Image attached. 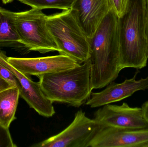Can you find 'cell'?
I'll return each mask as SVG.
<instances>
[{
  "label": "cell",
  "instance_id": "13",
  "mask_svg": "<svg viewBox=\"0 0 148 147\" xmlns=\"http://www.w3.org/2000/svg\"><path fill=\"white\" fill-rule=\"evenodd\" d=\"M20 96L19 89L16 86L0 91V123L7 128L15 119Z\"/></svg>",
  "mask_w": 148,
  "mask_h": 147
},
{
  "label": "cell",
  "instance_id": "6",
  "mask_svg": "<svg viewBox=\"0 0 148 147\" xmlns=\"http://www.w3.org/2000/svg\"><path fill=\"white\" fill-rule=\"evenodd\" d=\"M100 127L94 119L79 110L72 123L63 131L31 147H88Z\"/></svg>",
  "mask_w": 148,
  "mask_h": 147
},
{
  "label": "cell",
  "instance_id": "3",
  "mask_svg": "<svg viewBox=\"0 0 148 147\" xmlns=\"http://www.w3.org/2000/svg\"><path fill=\"white\" fill-rule=\"evenodd\" d=\"M88 61L74 68L38 76L46 97L52 102L79 107L90 97L93 88Z\"/></svg>",
  "mask_w": 148,
  "mask_h": 147
},
{
  "label": "cell",
  "instance_id": "9",
  "mask_svg": "<svg viewBox=\"0 0 148 147\" xmlns=\"http://www.w3.org/2000/svg\"><path fill=\"white\" fill-rule=\"evenodd\" d=\"M148 129H130L101 126L88 147H145Z\"/></svg>",
  "mask_w": 148,
  "mask_h": 147
},
{
  "label": "cell",
  "instance_id": "18",
  "mask_svg": "<svg viewBox=\"0 0 148 147\" xmlns=\"http://www.w3.org/2000/svg\"><path fill=\"white\" fill-rule=\"evenodd\" d=\"M129 0H110L112 9L118 17L124 14Z\"/></svg>",
  "mask_w": 148,
  "mask_h": 147
},
{
  "label": "cell",
  "instance_id": "2",
  "mask_svg": "<svg viewBox=\"0 0 148 147\" xmlns=\"http://www.w3.org/2000/svg\"><path fill=\"white\" fill-rule=\"evenodd\" d=\"M147 0H129L123 14L118 17L119 66L141 69L147 66Z\"/></svg>",
  "mask_w": 148,
  "mask_h": 147
},
{
  "label": "cell",
  "instance_id": "17",
  "mask_svg": "<svg viewBox=\"0 0 148 147\" xmlns=\"http://www.w3.org/2000/svg\"><path fill=\"white\" fill-rule=\"evenodd\" d=\"M0 77L8 81L14 86L19 89L20 87L19 81L14 73L8 68L0 63Z\"/></svg>",
  "mask_w": 148,
  "mask_h": 147
},
{
  "label": "cell",
  "instance_id": "20",
  "mask_svg": "<svg viewBox=\"0 0 148 147\" xmlns=\"http://www.w3.org/2000/svg\"><path fill=\"white\" fill-rule=\"evenodd\" d=\"M141 108L143 117L148 125V101L143 104Z\"/></svg>",
  "mask_w": 148,
  "mask_h": 147
},
{
  "label": "cell",
  "instance_id": "5",
  "mask_svg": "<svg viewBox=\"0 0 148 147\" xmlns=\"http://www.w3.org/2000/svg\"><path fill=\"white\" fill-rule=\"evenodd\" d=\"M41 9L32 8L20 12L9 10L21 43L29 51L42 54L58 51L47 25V16Z\"/></svg>",
  "mask_w": 148,
  "mask_h": 147
},
{
  "label": "cell",
  "instance_id": "22",
  "mask_svg": "<svg viewBox=\"0 0 148 147\" xmlns=\"http://www.w3.org/2000/svg\"><path fill=\"white\" fill-rule=\"evenodd\" d=\"M14 0H2V2L4 4H7V3H9L13 1Z\"/></svg>",
  "mask_w": 148,
  "mask_h": 147
},
{
  "label": "cell",
  "instance_id": "23",
  "mask_svg": "<svg viewBox=\"0 0 148 147\" xmlns=\"http://www.w3.org/2000/svg\"><path fill=\"white\" fill-rule=\"evenodd\" d=\"M148 147V145H147V146H146V147Z\"/></svg>",
  "mask_w": 148,
  "mask_h": 147
},
{
  "label": "cell",
  "instance_id": "12",
  "mask_svg": "<svg viewBox=\"0 0 148 147\" xmlns=\"http://www.w3.org/2000/svg\"><path fill=\"white\" fill-rule=\"evenodd\" d=\"M139 71L130 79H126L121 83L112 82L102 91L92 92L86 102V105L91 108L102 107L106 104L116 102L132 96L136 91L148 89V76L145 78L136 80Z\"/></svg>",
  "mask_w": 148,
  "mask_h": 147
},
{
  "label": "cell",
  "instance_id": "11",
  "mask_svg": "<svg viewBox=\"0 0 148 147\" xmlns=\"http://www.w3.org/2000/svg\"><path fill=\"white\" fill-rule=\"evenodd\" d=\"M111 9L110 0H75L70 10L90 39Z\"/></svg>",
  "mask_w": 148,
  "mask_h": 147
},
{
  "label": "cell",
  "instance_id": "4",
  "mask_svg": "<svg viewBox=\"0 0 148 147\" xmlns=\"http://www.w3.org/2000/svg\"><path fill=\"white\" fill-rule=\"evenodd\" d=\"M47 25L60 54L68 56L79 64L88 61L89 39L70 9L47 16Z\"/></svg>",
  "mask_w": 148,
  "mask_h": 147
},
{
  "label": "cell",
  "instance_id": "14",
  "mask_svg": "<svg viewBox=\"0 0 148 147\" xmlns=\"http://www.w3.org/2000/svg\"><path fill=\"white\" fill-rule=\"evenodd\" d=\"M0 47L21 49L25 47L20 42L9 10L0 7Z\"/></svg>",
  "mask_w": 148,
  "mask_h": 147
},
{
  "label": "cell",
  "instance_id": "15",
  "mask_svg": "<svg viewBox=\"0 0 148 147\" xmlns=\"http://www.w3.org/2000/svg\"><path fill=\"white\" fill-rule=\"evenodd\" d=\"M75 0H19L32 8L42 10L56 9L63 10L70 9Z\"/></svg>",
  "mask_w": 148,
  "mask_h": 147
},
{
  "label": "cell",
  "instance_id": "19",
  "mask_svg": "<svg viewBox=\"0 0 148 147\" xmlns=\"http://www.w3.org/2000/svg\"><path fill=\"white\" fill-rule=\"evenodd\" d=\"M13 86H14L0 77V91Z\"/></svg>",
  "mask_w": 148,
  "mask_h": 147
},
{
  "label": "cell",
  "instance_id": "8",
  "mask_svg": "<svg viewBox=\"0 0 148 147\" xmlns=\"http://www.w3.org/2000/svg\"><path fill=\"white\" fill-rule=\"evenodd\" d=\"M8 58L5 53L0 50V63L9 69L18 79L20 96L40 115L46 117L53 116L56 111L53 103L46 97L39 82H34L29 75L17 70L8 63Z\"/></svg>",
  "mask_w": 148,
  "mask_h": 147
},
{
  "label": "cell",
  "instance_id": "16",
  "mask_svg": "<svg viewBox=\"0 0 148 147\" xmlns=\"http://www.w3.org/2000/svg\"><path fill=\"white\" fill-rule=\"evenodd\" d=\"M9 128L3 127L0 123V147H15Z\"/></svg>",
  "mask_w": 148,
  "mask_h": 147
},
{
  "label": "cell",
  "instance_id": "21",
  "mask_svg": "<svg viewBox=\"0 0 148 147\" xmlns=\"http://www.w3.org/2000/svg\"><path fill=\"white\" fill-rule=\"evenodd\" d=\"M146 28H147V34L148 40V0H147V25H146Z\"/></svg>",
  "mask_w": 148,
  "mask_h": 147
},
{
  "label": "cell",
  "instance_id": "1",
  "mask_svg": "<svg viewBox=\"0 0 148 147\" xmlns=\"http://www.w3.org/2000/svg\"><path fill=\"white\" fill-rule=\"evenodd\" d=\"M118 17L111 9L89 39L88 61L93 89L104 88L120 73Z\"/></svg>",
  "mask_w": 148,
  "mask_h": 147
},
{
  "label": "cell",
  "instance_id": "7",
  "mask_svg": "<svg viewBox=\"0 0 148 147\" xmlns=\"http://www.w3.org/2000/svg\"><path fill=\"white\" fill-rule=\"evenodd\" d=\"M94 120L100 126L124 129H148L140 108H131L126 103L122 105L106 104L97 110Z\"/></svg>",
  "mask_w": 148,
  "mask_h": 147
},
{
  "label": "cell",
  "instance_id": "10",
  "mask_svg": "<svg viewBox=\"0 0 148 147\" xmlns=\"http://www.w3.org/2000/svg\"><path fill=\"white\" fill-rule=\"evenodd\" d=\"M8 61L20 72L37 77L68 70L80 64L70 57L60 54L40 58L8 57Z\"/></svg>",
  "mask_w": 148,
  "mask_h": 147
}]
</instances>
